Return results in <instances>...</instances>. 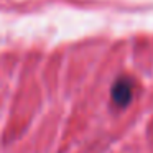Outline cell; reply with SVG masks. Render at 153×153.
Returning a JSON list of instances; mask_svg holds the SVG:
<instances>
[{
    "mask_svg": "<svg viewBox=\"0 0 153 153\" xmlns=\"http://www.w3.org/2000/svg\"><path fill=\"white\" fill-rule=\"evenodd\" d=\"M133 97V82L128 77H120L112 86V100L119 107H125Z\"/></svg>",
    "mask_w": 153,
    "mask_h": 153,
    "instance_id": "cell-1",
    "label": "cell"
}]
</instances>
